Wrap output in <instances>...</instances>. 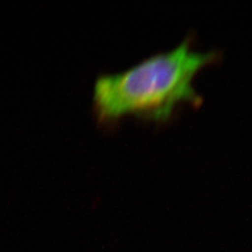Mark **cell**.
<instances>
[{
	"mask_svg": "<svg viewBox=\"0 0 252 252\" xmlns=\"http://www.w3.org/2000/svg\"><path fill=\"white\" fill-rule=\"evenodd\" d=\"M194 42L191 32L174 48L151 55L123 71L99 74L93 94L97 124L112 127L127 115L166 124L181 104L200 108L203 96L194 88V78L203 67L220 62L223 52L196 50Z\"/></svg>",
	"mask_w": 252,
	"mask_h": 252,
	"instance_id": "1",
	"label": "cell"
}]
</instances>
